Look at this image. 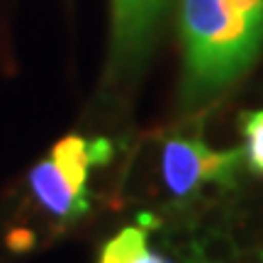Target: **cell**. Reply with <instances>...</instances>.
I'll use <instances>...</instances> for the list:
<instances>
[{"instance_id": "obj_6", "label": "cell", "mask_w": 263, "mask_h": 263, "mask_svg": "<svg viewBox=\"0 0 263 263\" xmlns=\"http://www.w3.org/2000/svg\"><path fill=\"white\" fill-rule=\"evenodd\" d=\"M241 137H244V161L249 168L256 173H263V110H251L244 112L239 120Z\"/></svg>"}, {"instance_id": "obj_4", "label": "cell", "mask_w": 263, "mask_h": 263, "mask_svg": "<svg viewBox=\"0 0 263 263\" xmlns=\"http://www.w3.org/2000/svg\"><path fill=\"white\" fill-rule=\"evenodd\" d=\"M110 156H112V146L107 139H85L81 134H68L51 146L49 161L71 188L88 193L90 168L110 161Z\"/></svg>"}, {"instance_id": "obj_1", "label": "cell", "mask_w": 263, "mask_h": 263, "mask_svg": "<svg viewBox=\"0 0 263 263\" xmlns=\"http://www.w3.org/2000/svg\"><path fill=\"white\" fill-rule=\"evenodd\" d=\"M183 105L195 110L244 76L263 49V0H180Z\"/></svg>"}, {"instance_id": "obj_2", "label": "cell", "mask_w": 263, "mask_h": 263, "mask_svg": "<svg viewBox=\"0 0 263 263\" xmlns=\"http://www.w3.org/2000/svg\"><path fill=\"white\" fill-rule=\"evenodd\" d=\"M241 159V149L217 151L197 137H173L161 151V178L176 197H188L207 183H229Z\"/></svg>"}, {"instance_id": "obj_3", "label": "cell", "mask_w": 263, "mask_h": 263, "mask_svg": "<svg viewBox=\"0 0 263 263\" xmlns=\"http://www.w3.org/2000/svg\"><path fill=\"white\" fill-rule=\"evenodd\" d=\"M27 180L34 200L47 210L49 215L61 219V222H73L81 215H85L88 207H90L88 193L71 188L49 159L39 161L37 166L29 171Z\"/></svg>"}, {"instance_id": "obj_5", "label": "cell", "mask_w": 263, "mask_h": 263, "mask_svg": "<svg viewBox=\"0 0 263 263\" xmlns=\"http://www.w3.org/2000/svg\"><path fill=\"white\" fill-rule=\"evenodd\" d=\"M98 263H168V258L151 251L141 229L127 227L103 246Z\"/></svg>"}]
</instances>
